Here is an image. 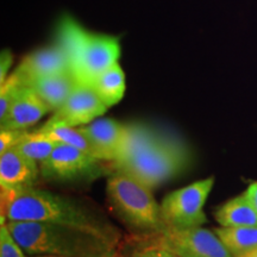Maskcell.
I'll return each mask as SVG.
<instances>
[{
	"mask_svg": "<svg viewBox=\"0 0 257 257\" xmlns=\"http://www.w3.org/2000/svg\"><path fill=\"white\" fill-rule=\"evenodd\" d=\"M99 160L78 148L59 143L50 156L40 165L41 174L53 179H73L89 174Z\"/></svg>",
	"mask_w": 257,
	"mask_h": 257,
	"instance_id": "9",
	"label": "cell"
},
{
	"mask_svg": "<svg viewBox=\"0 0 257 257\" xmlns=\"http://www.w3.org/2000/svg\"><path fill=\"white\" fill-rule=\"evenodd\" d=\"M78 83L72 70L68 69L38 79L28 87L34 89V92L48 105L50 111L54 112L63 105Z\"/></svg>",
	"mask_w": 257,
	"mask_h": 257,
	"instance_id": "14",
	"label": "cell"
},
{
	"mask_svg": "<svg viewBox=\"0 0 257 257\" xmlns=\"http://www.w3.org/2000/svg\"><path fill=\"white\" fill-rule=\"evenodd\" d=\"M28 133L25 130H2L0 133V154L17 146Z\"/></svg>",
	"mask_w": 257,
	"mask_h": 257,
	"instance_id": "22",
	"label": "cell"
},
{
	"mask_svg": "<svg viewBox=\"0 0 257 257\" xmlns=\"http://www.w3.org/2000/svg\"><path fill=\"white\" fill-rule=\"evenodd\" d=\"M2 218L8 221H41L74 227L118 244L119 234L82 205L32 186L2 189Z\"/></svg>",
	"mask_w": 257,
	"mask_h": 257,
	"instance_id": "1",
	"label": "cell"
},
{
	"mask_svg": "<svg viewBox=\"0 0 257 257\" xmlns=\"http://www.w3.org/2000/svg\"><path fill=\"white\" fill-rule=\"evenodd\" d=\"M134 257H180V256L176 255L175 252L170 251L169 249H166L163 248V246L152 244V245H148L147 248L137 251L136 255Z\"/></svg>",
	"mask_w": 257,
	"mask_h": 257,
	"instance_id": "23",
	"label": "cell"
},
{
	"mask_svg": "<svg viewBox=\"0 0 257 257\" xmlns=\"http://www.w3.org/2000/svg\"><path fill=\"white\" fill-rule=\"evenodd\" d=\"M213 185L214 178L210 176L169 193L161 204V214L166 227L188 229L206 223L204 206Z\"/></svg>",
	"mask_w": 257,
	"mask_h": 257,
	"instance_id": "6",
	"label": "cell"
},
{
	"mask_svg": "<svg viewBox=\"0 0 257 257\" xmlns=\"http://www.w3.org/2000/svg\"><path fill=\"white\" fill-rule=\"evenodd\" d=\"M246 199L250 202L253 210L257 213V181H253L249 185V187L246 188V191L244 192Z\"/></svg>",
	"mask_w": 257,
	"mask_h": 257,
	"instance_id": "25",
	"label": "cell"
},
{
	"mask_svg": "<svg viewBox=\"0 0 257 257\" xmlns=\"http://www.w3.org/2000/svg\"><path fill=\"white\" fill-rule=\"evenodd\" d=\"M79 130L91 142L99 161L112 162L117 157L126 135L127 124L108 118H99L87 125L79 126Z\"/></svg>",
	"mask_w": 257,
	"mask_h": 257,
	"instance_id": "11",
	"label": "cell"
},
{
	"mask_svg": "<svg viewBox=\"0 0 257 257\" xmlns=\"http://www.w3.org/2000/svg\"><path fill=\"white\" fill-rule=\"evenodd\" d=\"M6 219L0 220V257H25L24 250L10 232Z\"/></svg>",
	"mask_w": 257,
	"mask_h": 257,
	"instance_id": "21",
	"label": "cell"
},
{
	"mask_svg": "<svg viewBox=\"0 0 257 257\" xmlns=\"http://www.w3.org/2000/svg\"><path fill=\"white\" fill-rule=\"evenodd\" d=\"M107 195L124 220L148 232H161L166 224L161 214V205L152 189L130 176L115 173L107 181Z\"/></svg>",
	"mask_w": 257,
	"mask_h": 257,
	"instance_id": "4",
	"label": "cell"
},
{
	"mask_svg": "<svg viewBox=\"0 0 257 257\" xmlns=\"http://www.w3.org/2000/svg\"><path fill=\"white\" fill-rule=\"evenodd\" d=\"M0 85L6 81L9 78V69L14 63V56L9 50H3L2 59H0Z\"/></svg>",
	"mask_w": 257,
	"mask_h": 257,
	"instance_id": "24",
	"label": "cell"
},
{
	"mask_svg": "<svg viewBox=\"0 0 257 257\" xmlns=\"http://www.w3.org/2000/svg\"><path fill=\"white\" fill-rule=\"evenodd\" d=\"M70 69L69 60L63 48L55 44L35 50L16 67L12 74L23 86H29L44 76Z\"/></svg>",
	"mask_w": 257,
	"mask_h": 257,
	"instance_id": "10",
	"label": "cell"
},
{
	"mask_svg": "<svg viewBox=\"0 0 257 257\" xmlns=\"http://www.w3.org/2000/svg\"><path fill=\"white\" fill-rule=\"evenodd\" d=\"M214 216L220 226H257V213L244 193L224 202Z\"/></svg>",
	"mask_w": 257,
	"mask_h": 257,
	"instance_id": "15",
	"label": "cell"
},
{
	"mask_svg": "<svg viewBox=\"0 0 257 257\" xmlns=\"http://www.w3.org/2000/svg\"><path fill=\"white\" fill-rule=\"evenodd\" d=\"M153 244L169 249L180 257H233L216 232L201 226L166 227Z\"/></svg>",
	"mask_w": 257,
	"mask_h": 257,
	"instance_id": "7",
	"label": "cell"
},
{
	"mask_svg": "<svg viewBox=\"0 0 257 257\" xmlns=\"http://www.w3.org/2000/svg\"><path fill=\"white\" fill-rule=\"evenodd\" d=\"M41 173L40 165L28 159L16 148L0 154V186L14 189L32 186Z\"/></svg>",
	"mask_w": 257,
	"mask_h": 257,
	"instance_id": "13",
	"label": "cell"
},
{
	"mask_svg": "<svg viewBox=\"0 0 257 257\" xmlns=\"http://www.w3.org/2000/svg\"><path fill=\"white\" fill-rule=\"evenodd\" d=\"M107 108L91 86L78 83L63 105L53 112L48 121L79 127L101 117Z\"/></svg>",
	"mask_w": 257,
	"mask_h": 257,
	"instance_id": "8",
	"label": "cell"
},
{
	"mask_svg": "<svg viewBox=\"0 0 257 257\" xmlns=\"http://www.w3.org/2000/svg\"><path fill=\"white\" fill-rule=\"evenodd\" d=\"M28 255L114 257L117 244L74 227L41 221H6Z\"/></svg>",
	"mask_w": 257,
	"mask_h": 257,
	"instance_id": "2",
	"label": "cell"
},
{
	"mask_svg": "<svg viewBox=\"0 0 257 257\" xmlns=\"http://www.w3.org/2000/svg\"><path fill=\"white\" fill-rule=\"evenodd\" d=\"M57 44L63 48L76 81L91 86L100 74L119 62L120 43L117 37L93 34L72 18H64L57 30Z\"/></svg>",
	"mask_w": 257,
	"mask_h": 257,
	"instance_id": "3",
	"label": "cell"
},
{
	"mask_svg": "<svg viewBox=\"0 0 257 257\" xmlns=\"http://www.w3.org/2000/svg\"><path fill=\"white\" fill-rule=\"evenodd\" d=\"M91 87L94 89L96 95L107 107H112L118 104L123 99L125 89H126L125 74L119 62L114 63L110 68L104 70L93 81Z\"/></svg>",
	"mask_w": 257,
	"mask_h": 257,
	"instance_id": "16",
	"label": "cell"
},
{
	"mask_svg": "<svg viewBox=\"0 0 257 257\" xmlns=\"http://www.w3.org/2000/svg\"><path fill=\"white\" fill-rule=\"evenodd\" d=\"M186 163L187 154L184 147L161 135L152 146L113 168L115 173L130 176L152 189L178 175Z\"/></svg>",
	"mask_w": 257,
	"mask_h": 257,
	"instance_id": "5",
	"label": "cell"
},
{
	"mask_svg": "<svg viewBox=\"0 0 257 257\" xmlns=\"http://www.w3.org/2000/svg\"><path fill=\"white\" fill-rule=\"evenodd\" d=\"M49 112L50 108L34 89L23 86L0 126L2 130H27Z\"/></svg>",
	"mask_w": 257,
	"mask_h": 257,
	"instance_id": "12",
	"label": "cell"
},
{
	"mask_svg": "<svg viewBox=\"0 0 257 257\" xmlns=\"http://www.w3.org/2000/svg\"><path fill=\"white\" fill-rule=\"evenodd\" d=\"M57 144L59 142H56L55 140L35 130L25 135L23 140L14 148L23 154L24 156H27L28 159L41 165L50 156Z\"/></svg>",
	"mask_w": 257,
	"mask_h": 257,
	"instance_id": "19",
	"label": "cell"
},
{
	"mask_svg": "<svg viewBox=\"0 0 257 257\" xmlns=\"http://www.w3.org/2000/svg\"><path fill=\"white\" fill-rule=\"evenodd\" d=\"M214 232L233 257L257 248V226H220Z\"/></svg>",
	"mask_w": 257,
	"mask_h": 257,
	"instance_id": "17",
	"label": "cell"
},
{
	"mask_svg": "<svg viewBox=\"0 0 257 257\" xmlns=\"http://www.w3.org/2000/svg\"><path fill=\"white\" fill-rule=\"evenodd\" d=\"M22 87L23 85L12 73L10 74L6 81L0 85V121L5 119Z\"/></svg>",
	"mask_w": 257,
	"mask_h": 257,
	"instance_id": "20",
	"label": "cell"
},
{
	"mask_svg": "<svg viewBox=\"0 0 257 257\" xmlns=\"http://www.w3.org/2000/svg\"><path fill=\"white\" fill-rule=\"evenodd\" d=\"M234 257H257V248L249 250V251L243 252V253H240V255H237Z\"/></svg>",
	"mask_w": 257,
	"mask_h": 257,
	"instance_id": "26",
	"label": "cell"
},
{
	"mask_svg": "<svg viewBox=\"0 0 257 257\" xmlns=\"http://www.w3.org/2000/svg\"><path fill=\"white\" fill-rule=\"evenodd\" d=\"M37 133L46 135V136L53 138L56 142L67 144V146H72L78 148V149L82 150V152L87 153L88 155L96 157L95 150L91 142L87 140V137L83 135L81 131L79 130V127H73L68 126V125L63 124H57V123H51V121H46L41 127L37 128Z\"/></svg>",
	"mask_w": 257,
	"mask_h": 257,
	"instance_id": "18",
	"label": "cell"
},
{
	"mask_svg": "<svg viewBox=\"0 0 257 257\" xmlns=\"http://www.w3.org/2000/svg\"><path fill=\"white\" fill-rule=\"evenodd\" d=\"M34 257H68V256H55V255H36ZM115 257V256H114Z\"/></svg>",
	"mask_w": 257,
	"mask_h": 257,
	"instance_id": "27",
	"label": "cell"
}]
</instances>
